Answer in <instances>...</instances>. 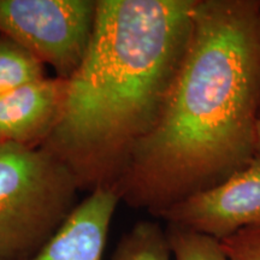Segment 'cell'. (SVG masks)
I'll return each instance as SVG.
<instances>
[{"label":"cell","mask_w":260,"mask_h":260,"mask_svg":"<svg viewBox=\"0 0 260 260\" xmlns=\"http://www.w3.org/2000/svg\"><path fill=\"white\" fill-rule=\"evenodd\" d=\"M259 118L260 0H194L167 102L113 190L158 217L248 165Z\"/></svg>","instance_id":"cell-1"},{"label":"cell","mask_w":260,"mask_h":260,"mask_svg":"<svg viewBox=\"0 0 260 260\" xmlns=\"http://www.w3.org/2000/svg\"><path fill=\"white\" fill-rule=\"evenodd\" d=\"M194 0H96L88 50L41 146L81 190L113 188L160 116L191 28Z\"/></svg>","instance_id":"cell-2"},{"label":"cell","mask_w":260,"mask_h":260,"mask_svg":"<svg viewBox=\"0 0 260 260\" xmlns=\"http://www.w3.org/2000/svg\"><path fill=\"white\" fill-rule=\"evenodd\" d=\"M69 169L42 147L0 144V260H27L79 203Z\"/></svg>","instance_id":"cell-3"},{"label":"cell","mask_w":260,"mask_h":260,"mask_svg":"<svg viewBox=\"0 0 260 260\" xmlns=\"http://www.w3.org/2000/svg\"><path fill=\"white\" fill-rule=\"evenodd\" d=\"M95 15L96 0H0V34L69 79L88 50Z\"/></svg>","instance_id":"cell-4"},{"label":"cell","mask_w":260,"mask_h":260,"mask_svg":"<svg viewBox=\"0 0 260 260\" xmlns=\"http://www.w3.org/2000/svg\"><path fill=\"white\" fill-rule=\"evenodd\" d=\"M157 218L218 241L260 225V155L220 183L172 205Z\"/></svg>","instance_id":"cell-5"},{"label":"cell","mask_w":260,"mask_h":260,"mask_svg":"<svg viewBox=\"0 0 260 260\" xmlns=\"http://www.w3.org/2000/svg\"><path fill=\"white\" fill-rule=\"evenodd\" d=\"M68 79L48 77L0 95V144L41 147L63 112Z\"/></svg>","instance_id":"cell-6"},{"label":"cell","mask_w":260,"mask_h":260,"mask_svg":"<svg viewBox=\"0 0 260 260\" xmlns=\"http://www.w3.org/2000/svg\"><path fill=\"white\" fill-rule=\"evenodd\" d=\"M118 195L99 188L77 203L47 242L27 260H102Z\"/></svg>","instance_id":"cell-7"},{"label":"cell","mask_w":260,"mask_h":260,"mask_svg":"<svg viewBox=\"0 0 260 260\" xmlns=\"http://www.w3.org/2000/svg\"><path fill=\"white\" fill-rule=\"evenodd\" d=\"M111 260H174L167 228L141 220L121 237Z\"/></svg>","instance_id":"cell-8"},{"label":"cell","mask_w":260,"mask_h":260,"mask_svg":"<svg viewBox=\"0 0 260 260\" xmlns=\"http://www.w3.org/2000/svg\"><path fill=\"white\" fill-rule=\"evenodd\" d=\"M45 68L30 52L0 34V95L45 79Z\"/></svg>","instance_id":"cell-9"},{"label":"cell","mask_w":260,"mask_h":260,"mask_svg":"<svg viewBox=\"0 0 260 260\" xmlns=\"http://www.w3.org/2000/svg\"><path fill=\"white\" fill-rule=\"evenodd\" d=\"M167 233L174 260H229L218 240L168 224Z\"/></svg>","instance_id":"cell-10"},{"label":"cell","mask_w":260,"mask_h":260,"mask_svg":"<svg viewBox=\"0 0 260 260\" xmlns=\"http://www.w3.org/2000/svg\"><path fill=\"white\" fill-rule=\"evenodd\" d=\"M219 242L229 260H260V225L247 228Z\"/></svg>","instance_id":"cell-11"},{"label":"cell","mask_w":260,"mask_h":260,"mask_svg":"<svg viewBox=\"0 0 260 260\" xmlns=\"http://www.w3.org/2000/svg\"><path fill=\"white\" fill-rule=\"evenodd\" d=\"M255 155H260V118L255 129Z\"/></svg>","instance_id":"cell-12"}]
</instances>
